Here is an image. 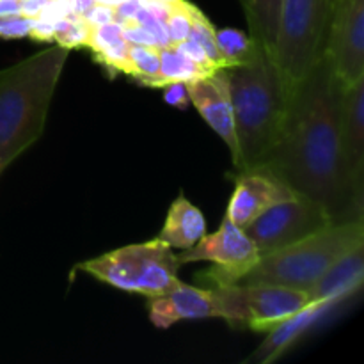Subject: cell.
Here are the masks:
<instances>
[{"label":"cell","instance_id":"d6a6232c","mask_svg":"<svg viewBox=\"0 0 364 364\" xmlns=\"http://www.w3.org/2000/svg\"><path fill=\"white\" fill-rule=\"evenodd\" d=\"M21 14L20 0H0V18Z\"/></svg>","mask_w":364,"mask_h":364},{"label":"cell","instance_id":"2e32d148","mask_svg":"<svg viewBox=\"0 0 364 364\" xmlns=\"http://www.w3.org/2000/svg\"><path fill=\"white\" fill-rule=\"evenodd\" d=\"M364 283V245L338 259L308 290L311 302H345L361 290Z\"/></svg>","mask_w":364,"mask_h":364},{"label":"cell","instance_id":"4316f807","mask_svg":"<svg viewBox=\"0 0 364 364\" xmlns=\"http://www.w3.org/2000/svg\"><path fill=\"white\" fill-rule=\"evenodd\" d=\"M174 46H176V48L183 53V55H187L188 59L194 60L199 68H203L205 71H208V73H213V71L219 70V68L213 64V60L208 57V53H206L205 50L198 45V43L192 41L191 38L185 39V41H181V43H178V45H174Z\"/></svg>","mask_w":364,"mask_h":364},{"label":"cell","instance_id":"277c9868","mask_svg":"<svg viewBox=\"0 0 364 364\" xmlns=\"http://www.w3.org/2000/svg\"><path fill=\"white\" fill-rule=\"evenodd\" d=\"M364 245V220L329 224L294 245L259 256L237 284H281L308 291L334 263Z\"/></svg>","mask_w":364,"mask_h":364},{"label":"cell","instance_id":"3957f363","mask_svg":"<svg viewBox=\"0 0 364 364\" xmlns=\"http://www.w3.org/2000/svg\"><path fill=\"white\" fill-rule=\"evenodd\" d=\"M70 52L53 46L0 70V173L41 139Z\"/></svg>","mask_w":364,"mask_h":364},{"label":"cell","instance_id":"7402d4cb","mask_svg":"<svg viewBox=\"0 0 364 364\" xmlns=\"http://www.w3.org/2000/svg\"><path fill=\"white\" fill-rule=\"evenodd\" d=\"M55 23V39L57 46L66 50L87 48L91 43L92 27L78 14L71 13L68 18L53 21Z\"/></svg>","mask_w":364,"mask_h":364},{"label":"cell","instance_id":"7c38bea8","mask_svg":"<svg viewBox=\"0 0 364 364\" xmlns=\"http://www.w3.org/2000/svg\"><path fill=\"white\" fill-rule=\"evenodd\" d=\"M185 85L192 105L201 114L205 123L223 139L230 149L231 159H237L233 105L226 70H217L206 77L187 82Z\"/></svg>","mask_w":364,"mask_h":364},{"label":"cell","instance_id":"83f0119b","mask_svg":"<svg viewBox=\"0 0 364 364\" xmlns=\"http://www.w3.org/2000/svg\"><path fill=\"white\" fill-rule=\"evenodd\" d=\"M164 102L174 109H187L191 105L187 85L183 82H174V84L164 85Z\"/></svg>","mask_w":364,"mask_h":364},{"label":"cell","instance_id":"4dcf8cb0","mask_svg":"<svg viewBox=\"0 0 364 364\" xmlns=\"http://www.w3.org/2000/svg\"><path fill=\"white\" fill-rule=\"evenodd\" d=\"M28 38L34 39V41L52 43L53 39H55V23H50V21H43L34 18L31 32H28Z\"/></svg>","mask_w":364,"mask_h":364},{"label":"cell","instance_id":"4fadbf2b","mask_svg":"<svg viewBox=\"0 0 364 364\" xmlns=\"http://www.w3.org/2000/svg\"><path fill=\"white\" fill-rule=\"evenodd\" d=\"M149 320L159 329H167L183 320L220 318V306L212 288L192 287L176 281L166 294L148 299Z\"/></svg>","mask_w":364,"mask_h":364},{"label":"cell","instance_id":"ba28073f","mask_svg":"<svg viewBox=\"0 0 364 364\" xmlns=\"http://www.w3.org/2000/svg\"><path fill=\"white\" fill-rule=\"evenodd\" d=\"M176 259L180 267L199 262L213 263L208 270L198 274V281L201 287L215 288L237 284L258 263L259 252L247 233L224 215L215 233L205 235L194 247L176 255Z\"/></svg>","mask_w":364,"mask_h":364},{"label":"cell","instance_id":"f546056e","mask_svg":"<svg viewBox=\"0 0 364 364\" xmlns=\"http://www.w3.org/2000/svg\"><path fill=\"white\" fill-rule=\"evenodd\" d=\"M114 16H116L114 7L105 6V4H98V2H96L87 13L82 14V18H84L91 27H100V25L110 23V21H114Z\"/></svg>","mask_w":364,"mask_h":364},{"label":"cell","instance_id":"5b68a950","mask_svg":"<svg viewBox=\"0 0 364 364\" xmlns=\"http://www.w3.org/2000/svg\"><path fill=\"white\" fill-rule=\"evenodd\" d=\"M334 0H283L272 59L288 98L318 64L326 50Z\"/></svg>","mask_w":364,"mask_h":364},{"label":"cell","instance_id":"d6986e66","mask_svg":"<svg viewBox=\"0 0 364 364\" xmlns=\"http://www.w3.org/2000/svg\"><path fill=\"white\" fill-rule=\"evenodd\" d=\"M215 43L224 68L251 63L259 50H263L262 46L256 45L251 36L237 28H220V31L215 28Z\"/></svg>","mask_w":364,"mask_h":364},{"label":"cell","instance_id":"ac0fdd59","mask_svg":"<svg viewBox=\"0 0 364 364\" xmlns=\"http://www.w3.org/2000/svg\"><path fill=\"white\" fill-rule=\"evenodd\" d=\"M238 2L247 21L249 36L255 39L256 45L272 55L283 0H238Z\"/></svg>","mask_w":364,"mask_h":364},{"label":"cell","instance_id":"d4e9b609","mask_svg":"<svg viewBox=\"0 0 364 364\" xmlns=\"http://www.w3.org/2000/svg\"><path fill=\"white\" fill-rule=\"evenodd\" d=\"M194 7L196 6H192L187 0H173V2H171L169 14H167L166 20L171 45H178V43L188 39V36H191L192 11H194Z\"/></svg>","mask_w":364,"mask_h":364},{"label":"cell","instance_id":"6da1fadb","mask_svg":"<svg viewBox=\"0 0 364 364\" xmlns=\"http://www.w3.org/2000/svg\"><path fill=\"white\" fill-rule=\"evenodd\" d=\"M340 92L322 57L291 92L279 141L258 167L322 205L334 223L363 219V198L352 188L341 151Z\"/></svg>","mask_w":364,"mask_h":364},{"label":"cell","instance_id":"8d00e7d4","mask_svg":"<svg viewBox=\"0 0 364 364\" xmlns=\"http://www.w3.org/2000/svg\"><path fill=\"white\" fill-rule=\"evenodd\" d=\"M0 174H2V173H0Z\"/></svg>","mask_w":364,"mask_h":364},{"label":"cell","instance_id":"9c48e42d","mask_svg":"<svg viewBox=\"0 0 364 364\" xmlns=\"http://www.w3.org/2000/svg\"><path fill=\"white\" fill-rule=\"evenodd\" d=\"M333 223L322 205L295 194L267 208L244 231L255 242L259 256H265L297 244Z\"/></svg>","mask_w":364,"mask_h":364},{"label":"cell","instance_id":"f1b7e54d","mask_svg":"<svg viewBox=\"0 0 364 364\" xmlns=\"http://www.w3.org/2000/svg\"><path fill=\"white\" fill-rule=\"evenodd\" d=\"M123 38L132 45H144V46H156L155 38L146 31L144 27L137 25L135 21L123 23Z\"/></svg>","mask_w":364,"mask_h":364},{"label":"cell","instance_id":"d590c367","mask_svg":"<svg viewBox=\"0 0 364 364\" xmlns=\"http://www.w3.org/2000/svg\"><path fill=\"white\" fill-rule=\"evenodd\" d=\"M160 2H173V0H160Z\"/></svg>","mask_w":364,"mask_h":364},{"label":"cell","instance_id":"cb8c5ba5","mask_svg":"<svg viewBox=\"0 0 364 364\" xmlns=\"http://www.w3.org/2000/svg\"><path fill=\"white\" fill-rule=\"evenodd\" d=\"M188 38H191L192 41L198 43V45L208 53V57L213 60V64H215L219 70H224V64L223 60H220L219 50H217L215 43V27H213L212 21H210L198 7H194V11H192V27Z\"/></svg>","mask_w":364,"mask_h":364},{"label":"cell","instance_id":"8992f818","mask_svg":"<svg viewBox=\"0 0 364 364\" xmlns=\"http://www.w3.org/2000/svg\"><path fill=\"white\" fill-rule=\"evenodd\" d=\"M178 269L180 263L174 249L159 237L142 244L114 249L75 267L78 272L89 274L109 287L146 299L159 297L174 287Z\"/></svg>","mask_w":364,"mask_h":364},{"label":"cell","instance_id":"603a6c76","mask_svg":"<svg viewBox=\"0 0 364 364\" xmlns=\"http://www.w3.org/2000/svg\"><path fill=\"white\" fill-rule=\"evenodd\" d=\"M128 48H130V43L124 38H119L112 43H107V45L91 48V52L96 63L105 66L107 70L130 75L132 66L130 57H128Z\"/></svg>","mask_w":364,"mask_h":364},{"label":"cell","instance_id":"836d02e7","mask_svg":"<svg viewBox=\"0 0 364 364\" xmlns=\"http://www.w3.org/2000/svg\"><path fill=\"white\" fill-rule=\"evenodd\" d=\"M71 9H73L75 14L82 16L84 13H87L92 6H95V0H70Z\"/></svg>","mask_w":364,"mask_h":364},{"label":"cell","instance_id":"5bb4252c","mask_svg":"<svg viewBox=\"0 0 364 364\" xmlns=\"http://www.w3.org/2000/svg\"><path fill=\"white\" fill-rule=\"evenodd\" d=\"M340 135L345 169L359 198L364 192V78L341 85Z\"/></svg>","mask_w":364,"mask_h":364},{"label":"cell","instance_id":"7a4b0ae2","mask_svg":"<svg viewBox=\"0 0 364 364\" xmlns=\"http://www.w3.org/2000/svg\"><path fill=\"white\" fill-rule=\"evenodd\" d=\"M224 70L230 82L237 137L235 171L258 169L279 141L290 98L267 50H259L251 63Z\"/></svg>","mask_w":364,"mask_h":364},{"label":"cell","instance_id":"484cf974","mask_svg":"<svg viewBox=\"0 0 364 364\" xmlns=\"http://www.w3.org/2000/svg\"><path fill=\"white\" fill-rule=\"evenodd\" d=\"M32 21H34V18H27L23 16V14H16V16H2L0 18V39L28 38Z\"/></svg>","mask_w":364,"mask_h":364},{"label":"cell","instance_id":"44dd1931","mask_svg":"<svg viewBox=\"0 0 364 364\" xmlns=\"http://www.w3.org/2000/svg\"><path fill=\"white\" fill-rule=\"evenodd\" d=\"M130 57V77L135 78L139 84L156 87V78L160 71V48L159 46L132 45L128 48Z\"/></svg>","mask_w":364,"mask_h":364},{"label":"cell","instance_id":"30bf717a","mask_svg":"<svg viewBox=\"0 0 364 364\" xmlns=\"http://www.w3.org/2000/svg\"><path fill=\"white\" fill-rule=\"evenodd\" d=\"M323 57L341 85L364 78V0H334Z\"/></svg>","mask_w":364,"mask_h":364},{"label":"cell","instance_id":"1f68e13d","mask_svg":"<svg viewBox=\"0 0 364 364\" xmlns=\"http://www.w3.org/2000/svg\"><path fill=\"white\" fill-rule=\"evenodd\" d=\"M46 4H48V0H20L21 14L27 18H38V14L41 13Z\"/></svg>","mask_w":364,"mask_h":364},{"label":"cell","instance_id":"ffe728a7","mask_svg":"<svg viewBox=\"0 0 364 364\" xmlns=\"http://www.w3.org/2000/svg\"><path fill=\"white\" fill-rule=\"evenodd\" d=\"M206 75H210L208 71L199 68L194 60L183 55L174 45L160 48V71L159 78H156V87H164V85L174 84V82L187 84V82L206 77Z\"/></svg>","mask_w":364,"mask_h":364},{"label":"cell","instance_id":"9a60e30c","mask_svg":"<svg viewBox=\"0 0 364 364\" xmlns=\"http://www.w3.org/2000/svg\"><path fill=\"white\" fill-rule=\"evenodd\" d=\"M338 306H340L338 302L331 301L309 302L301 311H297L290 318L283 320L274 329L269 331V338L259 345V348L252 355L251 361L267 364L279 359L284 352L290 350L309 329H313L316 323L322 322Z\"/></svg>","mask_w":364,"mask_h":364},{"label":"cell","instance_id":"e0dca14e","mask_svg":"<svg viewBox=\"0 0 364 364\" xmlns=\"http://www.w3.org/2000/svg\"><path fill=\"white\" fill-rule=\"evenodd\" d=\"M205 235V215L198 206L192 205L183 194H180L167 212L166 223L160 230L159 238L166 242L171 249L187 251V249L194 247Z\"/></svg>","mask_w":364,"mask_h":364},{"label":"cell","instance_id":"8fae6325","mask_svg":"<svg viewBox=\"0 0 364 364\" xmlns=\"http://www.w3.org/2000/svg\"><path fill=\"white\" fill-rule=\"evenodd\" d=\"M291 196H295V192L267 171H242L235 176V191L228 205L226 217L244 230L267 208Z\"/></svg>","mask_w":364,"mask_h":364},{"label":"cell","instance_id":"e575fe53","mask_svg":"<svg viewBox=\"0 0 364 364\" xmlns=\"http://www.w3.org/2000/svg\"><path fill=\"white\" fill-rule=\"evenodd\" d=\"M95 2H98V4H105V6H110V7H116L117 4L123 2V0H95Z\"/></svg>","mask_w":364,"mask_h":364},{"label":"cell","instance_id":"52a82bcc","mask_svg":"<svg viewBox=\"0 0 364 364\" xmlns=\"http://www.w3.org/2000/svg\"><path fill=\"white\" fill-rule=\"evenodd\" d=\"M212 290L219 301L220 318L256 333H269L311 302L308 291L281 284H228Z\"/></svg>","mask_w":364,"mask_h":364}]
</instances>
